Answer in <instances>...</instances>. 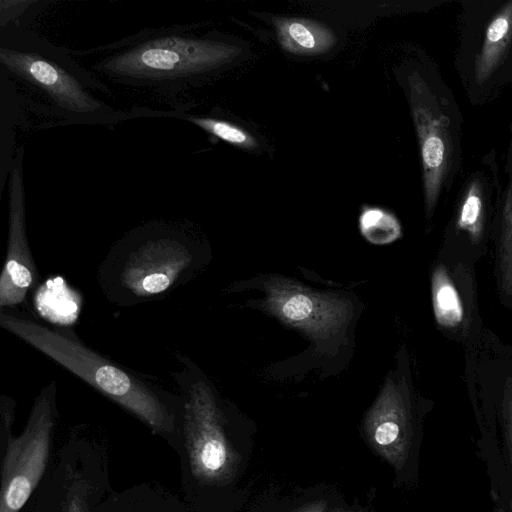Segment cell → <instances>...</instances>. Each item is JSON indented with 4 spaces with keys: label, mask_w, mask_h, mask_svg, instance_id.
<instances>
[{
    "label": "cell",
    "mask_w": 512,
    "mask_h": 512,
    "mask_svg": "<svg viewBox=\"0 0 512 512\" xmlns=\"http://www.w3.org/2000/svg\"><path fill=\"white\" fill-rule=\"evenodd\" d=\"M432 304L437 323L455 328L462 323L464 309L459 293L443 265L437 266L431 279Z\"/></svg>",
    "instance_id": "obj_13"
},
{
    "label": "cell",
    "mask_w": 512,
    "mask_h": 512,
    "mask_svg": "<svg viewBox=\"0 0 512 512\" xmlns=\"http://www.w3.org/2000/svg\"><path fill=\"white\" fill-rule=\"evenodd\" d=\"M0 326L120 405L166 439L182 430L184 399L115 363L73 332L0 310Z\"/></svg>",
    "instance_id": "obj_3"
},
{
    "label": "cell",
    "mask_w": 512,
    "mask_h": 512,
    "mask_svg": "<svg viewBox=\"0 0 512 512\" xmlns=\"http://www.w3.org/2000/svg\"><path fill=\"white\" fill-rule=\"evenodd\" d=\"M56 394L55 381L42 388L25 430L16 438L11 436L16 403L6 395L0 398L1 431L8 440L2 462L0 512H19L45 471L56 417Z\"/></svg>",
    "instance_id": "obj_6"
},
{
    "label": "cell",
    "mask_w": 512,
    "mask_h": 512,
    "mask_svg": "<svg viewBox=\"0 0 512 512\" xmlns=\"http://www.w3.org/2000/svg\"><path fill=\"white\" fill-rule=\"evenodd\" d=\"M86 487L76 485L68 494L62 512H86Z\"/></svg>",
    "instance_id": "obj_16"
},
{
    "label": "cell",
    "mask_w": 512,
    "mask_h": 512,
    "mask_svg": "<svg viewBox=\"0 0 512 512\" xmlns=\"http://www.w3.org/2000/svg\"><path fill=\"white\" fill-rule=\"evenodd\" d=\"M23 160L22 145L16 149L8 178V240L0 275L1 310L24 303L38 280L27 238Z\"/></svg>",
    "instance_id": "obj_7"
},
{
    "label": "cell",
    "mask_w": 512,
    "mask_h": 512,
    "mask_svg": "<svg viewBox=\"0 0 512 512\" xmlns=\"http://www.w3.org/2000/svg\"><path fill=\"white\" fill-rule=\"evenodd\" d=\"M506 184L500 199L498 275L501 291L512 297V124L505 164Z\"/></svg>",
    "instance_id": "obj_12"
},
{
    "label": "cell",
    "mask_w": 512,
    "mask_h": 512,
    "mask_svg": "<svg viewBox=\"0 0 512 512\" xmlns=\"http://www.w3.org/2000/svg\"><path fill=\"white\" fill-rule=\"evenodd\" d=\"M41 4L40 1H1L0 27L8 24L21 26V15L31 16V12L38 14Z\"/></svg>",
    "instance_id": "obj_15"
},
{
    "label": "cell",
    "mask_w": 512,
    "mask_h": 512,
    "mask_svg": "<svg viewBox=\"0 0 512 512\" xmlns=\"http://www.w3.org/2000/svg\"><path fill=\"white\" fill-rule=\"evenodd\" d=\"M359 227L367 241L385 245L397 240L402 233L398 219L390 212L377 207H366L359 217Z\"/></svg>",
    "instance_id": "obj_14"
},
{
    "label": "cell",
    "mask_w": 512,
    "mask_h": 512,
    "mask_svg": "<svg viewBox=\"0 0 512 512\" xmlns=\"http://www.w3.org/2000/svg\"><path fill=\"white\" fill-rule=\"evenodd\" d=\"M23 107L19 92L9 77L0 71V194L3 193L16 149V125Z\"/></svg>",
    "instance_id": "obj_11"
},
{
    "label": "cell",
    "mask_w": 512,
    "mask_h": 512,
    "mask_svg": "<svg viewBox=\"0 0 512 512\" xmlns=\"http://www.w3.org/2000/svg\"><path fill=\"white\" fill-rule=\"evenodd\" d=\"M477 47L472 51V64L466 74L469 89L478 91L504 82V72L512 66V0L501 3L490 11L479 36Z\"/></svg>",
    "instance_id": "obj_9"
},
{
    "label": "cell",
    "mask_w": 512,
    "mask_h": 512,
    "mask_svg": "<svg viewBox=\"0 0 512 512\" xmlns=\"http://www.w3.org/2000/svg\"><path fill=\"white\" fill-rule=\"evenodd\" d=\"M200 242L188 225L151 221L118 239L97 272L105 297L120 307L159 300L192 278Z\"/></svg>",
    "instance_id": "obj_4"
},
{
    "label": "cell",
    "mask_w": 512,
    "mask_h": 512,
    "mask_svg": "<svg viewBox=\"0 0 512 512\" xmlns=\"http://www.w3.org/2000/svg\"><path fill=\"white\" fill-rule=\"evenodd\" d=\"M408 98L420 146L427 217L448 191L461 162L462 117L449 87L441 79L432 84L419 71L408 74Z\"/></svg>",
    "instance_id": "obj_5"
},
{
    "label": "cell",
    "mask_w": 512,
    "mask_h": 512,
    "mask_svg": "<svg viewBox=\"0 0 512 512\" xmlns=\"http://www.w3.org/2000/svg\"><path fill=\"white\" fill-rule=\"evenodd\" d=\"M282 48L296 55H315L329 51L337 38L327 25L309 19L280 17L274 19Z\"/></svg>",
    "instance_id": "obj_10"
},
{
    "label": "cell",
    "mask_w": 512,
    "mask_h": 512,
    "mask_svg": "<svg viewBox=\"0 0 512 512\" xmlns=\"http://www.w3.org/2000/svg\"><path fill=\"white\" fill-rule=\"evenodd\" d=\"M265 288V304L271 313L314 336L337 330L351 310L347 301L310 291L286 279L272 278Z\"/></svg>",
    "instance_id": "obj_8"
},
{
    "label": "cell",
    "mask_w": 512,
    "mask_h": 512,
    "mask_svg": "<svg viewBox=\"0 0 512 512\" xmlns=\"http://www.w3.org/2000/svg\"><path fill=\"white\" fill-rule=\"evenodd\" d=\"M70 51L75 58H89L94 75L165 97L197 86L242 52L226 40L200 34L195 24L146 28L105 45Z\"/></svg>",
    "instance_id": "obj_1"
},
{
    "label": "cell",
    "mask_w": 512,
    "mask_h": 512,
    "mask_svg": "<svg viewBox=\"0 0 512 512\" xmlns=\"http://www.w3.org/2000/svg\"><path fill=\"white\" fill-rule=\"evenodd\" d=\"M0 71L18 88L23 107L54 125H114L128 113L99 99L111 91L84 68L70 49L16 24L0 27Z\"/></svg>",
    "instance_id": "obj_2"
},
{
    "label": "cell",
    "mask_w": 512,
    "mask_h": 512,
    "mask_svg": "<svg viewBox=\"0 0 512 512\" xmlns=\"http://www.w3.org/2000/svg\"><path fill=\"white\" fill-rule=\"evenodd\" d=\"M503 424L506 444L512 462V388H510L503 401Z\"/></svg>",
    "instance_id": "obj_17"
}]
</instances>
